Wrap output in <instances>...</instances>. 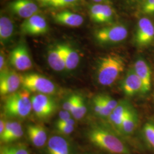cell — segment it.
I'll return each instance as SVG.
<instances>
[{
  "mask_svg": "<svg viewBox=\"0 0 154 154\" xmlns=\"http://www.w3.org/2000/svg\"><path fill=\"white\" fill-rule=\"evenodd\" d=\"M23 135V130L20 122L8 121L6 122L5 128L0 135L1 142L9 144L18 140Z\"/></svg>",
  "mask_w": 154,
  "mask_h": 154,
  "instance_id": "2e32d148",
  "label": "cell"
},
{
  "mask_svg": "<svg viewBox=\"0 0 154 154\" xmlns=\"http://www.w3.org/2000/svg\"><path fill=\"white\" fill-rule=\"evenodd\" d=\"M6 122L5 121V120L4 119H1V121H0V135H1L5 128L6 126Z\"/></svg>",
  "mask_w": 154,
  "mask_h": 154,
  "instance_id": "e575fe53",
  "label": "cell"
},
{
  "mask_svg": "<svg viewBox=\"0 0 154 154\" xmlns=\"http://www.w3.org/2000/svg\"><path fill=\"white\" fill-rule=\"evenodd\" d=\"M62 47L64 55L66 70L70 72L75 70L78 66L80 61L78 53L70 45L62 44Z\"/></svg>",
  "mask_w": 154,
  "mask_h": 154,
  "instance_id": "7402d4cb",
  "label": "cell"
},
{
  "mask_svg": "<svg viewBox=\"0 0 154 154\" xmlns=\"http://www.w3.org/2000/svg\"><path fill=\"white\" fill-rule=\"evenodd\" d=\"M31 99L32 110L39 119H48L55 112L57 105L49 95L37 94L33 95Z\"/></svg>",
  "mask_w": 154,
  "mask_h": 154,
  "instance_id": "8992f818",
  "label": "cell"
},
{
  "mask_svg": "<svg viewBox=\"0 0 154 154\" xmlns=\"http://www.w3.org/2000/svg\"><path fill=\"white\" fill-rule=\"evenodd\" d=\"M94 35L95 41L99 44H116L126 38L128 30L123 24L114 23L97 29L95 31Z\"/></svg>",
  "mask_w": 154,
  "mask_h": 154,
  "instance_id": "5b68a950",
  "label": "cell"
},
{
  "mask_svg": "<svg viewBox=\"0 0 154 154\" xmlns=\"http://www.w3.org/2000/svg\"><path fill=\"white\" fill-rule=\"evenodd\" d=\"M131 110L130 106L127 102L121 101L108 117L110 124L118 132H119L122 122Z\"/></svg>",
  "mask_w": 154,
  "mask_h": 154,
  "instance_id": "ffe728a7",
  "label": "cell"
},
{
  "mask_svg": "<svg viewBox=\"0 0 154 154\" xmlns=\"http://www.w3.org/2000/svg\"><path fill=\"white\" fill-rule=\"evenodd\" d=\"M125 68V62L121 56L111 54L99 59L96 77L99 85L110 86L120 77Z\"/></svg>",
  "mask_w": 154,
  "mask_h": 154,
  "instance_id": "7a4b0ae2",
  "label": "cell"
},
{
  "mask_svg": "<svg viewBox=\"0 0 154 154\" xmlns=\"http://www.w3.org/2000/svg\"><path fill=\"white\" fill-rule=\"evenodd\" d=\"M8 69L6 66V57L4 52L1 50L0 54V71L3 72Z\"/></svg>",
  "mask_w": 154,
  "mask_h": 154,
  "instance_id": "836d02e7",
  "label": "cell"
},
{
  "mask_svg": "<svg viewBox=\"0 0 154 154\" xmlns=\"http://www.w3.org/2000/svg\"><path fill=\"white\" fill-rule=\"evenodd\" d=\"M92 1L94 4H103L104 2H106L108 1L109 0H90Z\"/></svg>",
  "mask_w": 154,
  "mask_h": 154,
  "instance_id": "d590c367",
  "label": "cell"
},
{
  "mask_svg": "<svg viewBox=\"0 0 154 154\" xmlns=\"http://www.w3.org/2000/svg\"><path fill=\"white\" fill-rule=\"evenodd\" d=\"M9 62L15 69L20 72L28 71L32 68L33 62L26 45L20 43L11 50Z\"/></svg>",
  "mask_w": 154,
  "mask_h": 154,
  "instance_id": "52a82bcc",
  "label": "cell"
},
{
  "mask_svg": "<svg viewBox=\"0 0 154 154\" xmlns=\"http://www.w3.org/2000/svg\"><path fill=\"white\" fill-rule=\"evenodd\" d=\"M32 111L30 93L24 89L8 96L4 105V114L9 118H25Z\"/></svg>",
  "mask_w": 154,
  "mask_h": 154,
  "instance_id": "3957f363",
  "label": "cell"
},
{
  "mask_svg": "<svg viewBox=\"0 0 154 154\" xmlns=\"http://www.w3.org/2000/svg\"><path fill=\"white\" fill-rule=\"evenodd\" d=\"M0 154H30V151L23 143L9 144L1 147Z\"/></svg>",
  "mask_w": 154,
  "mask_h": 154,
  "instance_id": "cb8c5ba5",
  "label": "cell"
},
{
  "mask_svg": "<svg viewBox=\"0 0 154 154\" xmlns=\"http://www.w3.org/2000/svg\"><path fill=\"white\" fill-rule=\"evenodd\" d=\"M138 118L134 110H130L122 123L119 133L125 136L132 135L138 125Z\"/></svg>",
  "mask_w": 154,
  "mask_h": 154,
  "instance_id": "603a6c76",
  "label": "cell"
},
{
  "mask_svg": "<svg viewBox=\"0 0 154 154\" xmlns=\"http://www.w3.org/2000/svg\"><path fill=\"white\" fill-rule=\"evenodd\" d=\"M48 154H72L70 143L65 138L54 135L50 138L47 143Z\"/></svg>",
  "mask_w": 154,
  "mask_h": 154,
  "instance_id": "d6986e66",
  "label": "cell"
},
{
  "mask_svg": "<svg viewBox=\"0 0 154 154\" xmlns=\"http://www.w3.org/2000/svg\"><path fill=\"white\" fill-rule=\"evenodd\" d=\"M133 69L143 83L142 93H147L151 88V71L149 64L143 59L139 58L135 62Z\"/></svg>",
  "mask_w": 154,
  "mask_h": 154,
  "instance_id": "e0dca14e",
  "label": "cell"
},
{
  "mask_svg": "<svg viewBox=\"0 0 154 154\" xmlns=\"http://www.w3.org/2000/svg\"><path fill=\"white\" fill-rule=\"evenodd\" d=\"M121 88L124 94L132 97L143 91V83L134 69H131L127 72L121 83Z\"/></svg>",
  "mask_w": 154,
  "mask_h": 154,
  "instance_id": "4fadbf2b",
  "label": "cell"
},
{
  "mask_svg": "<svg viewBox=\"0 0 154 154\" xmlns=\"http://www.w3.org/2000/svg\"><path fill=\"white\" fill-rule=\"evenodd\" d=\"M22 88L32 93L53 95L57 93L55 84L48 78L37 73H28L22 75Z\"/></svg>",
  "mask_w": 154,
  "mask_h": 154,
  "instance_id": "277c9868",
  "label": "cell"
},
{
  "mask_svg": "<svg viewBox=\"0 0 154 154\" xmlns=\"http://www.w3.org/2000/svg\"><path fill=\"white\" fill-rule=\"evenodd\" d=\"M143 138L149 147L154 151V124L147 123L142 130Z\"/></svg>",
  "mask_w": 154,
  "mask_h": 154,
  "instance_id": "4316f807",
  "label": "cell"
},
{
  "mask_svg": "<svg viewBox=\"0 0 154 154\" xmlns=\"http://www.w3.org/2000/svg\"><path fill=\"white\" fill-rule=\"evenodd\" d=\"M78 95L74 94L70 95L69 97H68L67 99L65 100L62 105V108L63 110H67L70 112L72 110V106L74 105L75 102L77 100Z\"/></svg>",
  "mask_w": 154,
  "mask_h": 154,
  "instance_id": "4dcf8cb0",
  "label": "cell"
},
{
  "mask_svg": "<svg viewBox=\"0 0 154 154\" xmlns=\"http://www.w3.org/2000/svg\"><path fill=\"white\" fill-rule=\"evenodd\" d=\"M53 19L56 23L70 28L79 27L84 22L82 15L69 11L56 13L53 15Z\"/></svg>",
  "mask_w": 154,
  "mask_h": 154,
  "instance_id": "9a60e30c",
  "label": "cell"
},
{
  "mask_svg": "<svg viewBox=\"0 0 154 154\" xmlns=\"http://www.w3.org/2000/svg\"><path fill=\"white\" fill-rule=\"evenodd\" d=\"M27 134L34 146L41 148L47 142L48 135L44 127L39 125H30L27 127Z\"/></svg>",
  "mask_w": 154,
  "mask_h": 154,
  "instance_id": "44dd1931",
  "label": "cell"
},
{
  "mask_svg": "<svg viewBox=\"0 0 154 154\" xmlns=\"http://www.w3.org/2000/svg\"><path fill=\"white\" fill-rule=\"evenodd\" d=\"M92 103L94 112L100 118H108L112 111L100 100L98 95L94 98Z\"/></svg>",
  "mask_w": 154,
  "mask_h": 154,
  "instance_id": "484cf974",
  "label": "cell"
},
{
  "mask_svg": "<svg viewBox=\"0 0 154 154\" xmlns=\"http://www.w3.org/2000/svg\"><path fill=\"white\" fill-rule=\"evenodd\" d=\"M47 60L50 67L55 72L66 70L62 44L51 46L48 51Z\"/></svg>",
  "mask_w": 154,
  "mask_h": 154,
  "instance_id": "5bb4252c",
  "label": "cell"
},
{
  "mask_svg": "<svg viewBox=\"0 0 154 154\" xmlns=\"http://www.w3.org/2000/svg\"><path fill=\"white\" fill-rule=\"evenodd\" d=\"M72 113L67 110H63L59 112L58 121H64L72 118Z\"/></svg>",
  "mask_w": 154,
  "mask_h": 154,
  "instance_id": "d6a6232c",
  "label": "cell"
},
{
  "mask_svg": "<svg viewBox=\"0 0 154 154\" xmlns=\"http://www.w3.org/2000/svg\"><path fill=\"white\" fill-rule=\"evenodd\" d=\"M89 16L94 23L98 24L110 23L114 20L115 11L108 4H94L89 8Z\"/></svg>",
  "mask_w": 154,
  "mask_h": 154,
  "instance_id": "7c38bea8",
  "label": "cell"
},
{
  "mask_svg": "<svg viewBox=\"0 0 154 154\" xmlns=\"http://www.w3.org/2000/svg\"><path fill=\"white\" fill-rule=\"evenodd\" d=\"M11 13L25 20L39 12L38 5L33 0H13L8 5Z\"/></svg>",
  "mask_w": 154,
  "mask_h": 154,
  "instance_id": "8fae6325",
  "label": "cell"
},
{
  "mask_svg": "<svg viewBox=\"0 0 154 154\" xmlns=\"http://www.w3.org/2000/svg\"><path fill=\"white\" fill-rule=\"evenodd\" d=\"M39 2L44 4H46L47 5H48V4L50 2V1L51 0H37Z\"/></svg>",
  "mask_w": 154,
  "mask_h": 154,
  "instance_id": "8d00e7d4",
  "label": "cell"
},
{
  "mask_svg": "<svg viewBox=\"0 0 154 154\" xmlns=\"http://www.w3.org/2000/svg\"><path fill=\"white\" fill-rule=\"evenodd\" d=\"M16 25L14 20L8 15L1 14L0 17V41L6 45L9 44L14 37Z\"/></svg>",
  "mask_w": 154,
  "mask_h": 154,
  "instance_id": "ac0fdd59",
  "label": "cell"
},
{
  "mask_svg": "<svg viewBox=\"0 0 154 154\" xmlns=\"http://www.w3.org/2000/svg\"><path fill=\"white\" fill-rule=\"evenodd\" d=\"M98 97L100 99V100L112 111L116 108L119 103V102L116 100L112 98L111 97L108 95L99 94L98 95Z\"/></svg>",
  "mask_w": 154,
  "mask_h": 154,
  "instance_id": "83f0119b",
  "label": "cell"
},
{
  "mask_svg": "<svg viewBox=\"0 0 154 154\" xmlns=\"http://www.w3.org/2000/svg\"><path fill=\"white\" fill-rule=\"evenodd\" d=\"M154 39V25L147 18L143 17L138 21L135 41L139 46L150 44Z\"/></svg>",
  "mask_w": 154,
  "mask_h": 154,
  "instance_id": "30bf717a",
  "label": "cell"
},
{
  "mask_svg": "<svg viewBox=\"0 0 154 154\" xmlns=\"http://www.w3.org/2000/svg\"><path fill=\"white\" fill-rule=\"evenodd\" d=\"M56 128L57 131L63 135L71 134L74 130V126H71L63 123L61 122H57Z\"/></svg>",
  "mask_w": 154,
  "mask_h": 154,
  "instance_id": "f1b7e54d",
  "label": "cell"
},
{
  "mask_svg": "<svg viewBox=\"0 0 154 154\" xmlns=\"http://www.w3.org/2000/svg\"><path fill=\"white\" fill-rule=\"evenodd\" d=\"M79 0H51L48 5L54 8H61L72 5L78 2Z\"/></svg>",
  "mask_w": 154,
  "mask_h": 154,
  "instance_id": "f546056e",
  "label": "cell"
},
{
  "mask_svg": "<svg viewBox=\"0 0 154 154\" xmlns=\"http://www.w3.org/2000/svg\"><path fill=\"white\" fill-rule=\"evenodd\" d=\"M87 135L90 143L109 154H131L126 143L108 129L94 127L88 130Z\"/></svg>",
  "mask_w": 154,
  "mask_h": 154,
  "instance_id": "6da1fadb",
  "label": "cell"
},
{
  "mask_svg": "<svg viewBox=\"0 0 154 154\" xmlns=\"http://www.w3.org/2000/svg\"><path fill=\"white\" fill-rule=\"evenodd\" d=\"M22 34L29 35H43L49 31V25L44 17L39 14L25 20L20 26Z\"/></svg>",
  "mask_w": 154,
  "mask_h": 154,
  "instance_id": "9c48e42d",
  "label": "cell"
},
{
  "mask_svg": "<svg viewBox=\"0 0 154 154\" xmlns=\"http://www.w3.org/2000/svg\"><path fill=\"white\" fill-rule=\"evenodd\" d=\"M87 112V107L85 99L82 97L78 95L77 100L72 106L70 112L72 116L77 120L81 119L86 115Z\"/></svg>",
  "mask_w": 154,
  "mask_h": 154,
  "instance_id": "d4e9b609",
  "label": "cell"
},
{
  "mask_svg": "<svg viewBox=\"0 0 154 154\" xmlns=\"http://www.w3.org/2000/svg\"><path fill=\"white\" fill-rule=\"evenodd\" d=\"M22 85V75L15 70L8 69L0 74V94L9 96L15 93Z\"/></svg>",
  "mask_w": 154,
  "mask_h": 154,
  "instance_id": "ba28073f",
  "label": "cell"
},
{
  "mask_svg": "<svg viewBox=\"0 0 154 154\" xmlns=\"http://www.w3.org/2000/svg\"><path fill=\"white\" fill-rule=\"evenodd\" d=\"M142 9L145 14H154V0H146Z\"/></svg>",
  "mask_w": 154,
  "mask_h": 154,
  "instance_id": "1f68e13d",
  "label": "cell"
}]
</instances>
